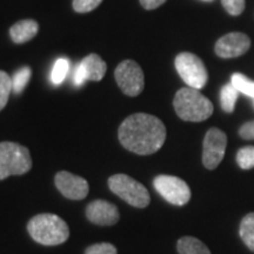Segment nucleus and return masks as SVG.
<instances>
[{
  "mask_svg": "<svg viewBox=\"0 0 254 254\" xmlns=\"http://www.w3.org/2000/svg\"><path fill=\"white\" fill-rule=\"evenodd\" d=\"M119 141L126 150L135 154H153L166 140V127L157 117L135 113L122 123L118 131Z\"/></svg>",
  "mask_w": 254,
  "mask_h": 254,
  "instance_id": "obj_1",
  "label": "nucleus"
},
{
  "mask_svg": "<svg viewBox=\"0 0 254 254\" xmlns=\"http://www.w3.org/2000/svg\"><path fill=\"white\" fill-rule=\"evenodd\" d=\"M173 106L180 119L185 122L200 123L208 119L213 114V104L199 90L183 87L176 93Z\"/></svg>",
  "mask_w": 254,
  "mask_h": 254,
  "instance_id": "obj_2",
  "label": "nucleus"
},
{
  "mask_svg": "<svg viewBox=\"0 0 254 254\" xmlns=\"http://www.w3.org/2000/svg\"><path fill=\"white\" fill-rule=\"evenodd\" d=\"M27 231L32 239L45 246H57L68 239L67 224L56 214H38L28 221Z\"/></svg>",
  "mask_w": 254,
  "mask_h": 254,
  "instance_id": "obj_3",
  "label": "nucleus"
},
{
  "mask_svg": "<svg viewBox=\"0 0 254 254\" xmlns=\"http://www.w3.org/2000/svg\"><path fill=\"white\" fill-rule=\"evenodd\" d=\"M32 167L27 147L12 141L0 142V180L11 176H21Z\"/></svg>",
  "mask_w": 254,
  "mask_h": 254,
  "instance_id": "obj_4",
  "label": "nucleus"
},
{
  "mask_svg": "<svg viewBox=\"0 0 254 254\" xmlns=\"http://www.w3.org/2000/svg\"><path fill=\"white\" fill-rule=\"evenodd\" d=\"M110 190L127 204L144 208L150 204V193L146 187L126 174H116L109 179Z\"/></svg>",
  "mask_w": 254,
  "mask_h": 254,
  "instance_id": "obj_5",
  "label": "nucleus"
},
{
  "mask_svg": "<svg viewBox=\"0 0 254 254\" xmlns=\"http://www.w3.org/2000/svg\"><path fill=\"white\" fill-rule=\"evenodd\" d=\"M176 69L180 78L189 87L201 90L208 80V73L204 62L198 56L190 52H182L174 60Z\"/></svg>",
  "mask_w": 254,
  "mask_h": 254,
  "instance_id": "obj_6",
  "label": "nucleus"
},
{
  "mask_svg": "<svg viewBox=\"0 0 254 254\" xmlns=\"http://www.w3.org/2000/svg\"><path fill=\"white\" fill-rule=\"evenodd\" d=\"M117 84L124 93L128 97H136L144 91V72L134 60H124L114 71Z\"/></svg>",
  "mask_w": 254,
  "mask_h": 254,
  "instance_id": "obj_7",
  "label": "nucleus"
},
{
  "mask_svg": "<svg viewBox=\"0 0 254 254\" xmlns=\"http://www.w3.org/2000/svg\"><path fill=\"white\" fill-rule=\"evenodd\" d=\"M153 186L159 194L172 205L184 206L190 199V190L189 185L178 177L160 174V176L155 177Z\"/></svg>",
  "mask_w": 254,
  "mask_h": 254,
  "instance_id": "obj_8",
  "label": "nucleus"
},
{
  "mask_svg": "<svg viewBox=\"0 0 254 254\" xmlns=\"http://www.w3.org/2000/svg\"><path fill=\"white\" fill-rule=\"evenodd\" d=\"M227 135L217 127H212L206 133L202 144V164L207 170H215L225 157Z\"/></svg>",
  "mask_w": 254,
  "mask_h": 254,
  "instance_id": "obj_9",
  "label": "nucleus"
},
{
  "mask_svg": "<svg viewBox=\"0 0 254 254\" xmlns=\"http://www.w3.org/2000/svg\"><path fill=\"white\" fill-rule=\"evenodd\" d=\"M251 47L250 37L241 32H231L219 38L215 43V55L222 59H232L244 56Z\"/></svg>",
  "mask_w": 254,
  "mask_h": 254,
  "instance_id": "obj_10",
  "label": "nucleus"
},
{
  "mask_svg": "<svg viewBox=\"0 0 254 254\" xmlns=\"http://www.w3.org/2000/svg\"><path fill=\"white\" fill-rule=\"evenodd\" d=\"M55 183L59 192L68 199L81 200L88 194V183L86 180L67 171H60L57 173Z\"/></svg>",
  "mask_w": 254,
  "mask_h": 254,
  "instance_id": "obj_11",
  "label": "nucleus"
},
{
  "mask_svg": "<svg viewBox=\"0 0 254 254\" xmlns=\"http://www.w3.org/2000/svg\"><path fill=\"white\" fill-rule=\"evenodd\" d=\"M86 217L99 226H112L119 221L118 207L106 200H94L86 208Z\"/></svg>",
  "mask_w": 254,
  "mask_h": 254,
  "instance_id": "obj_12",
  "label": "nucleus"
},
{
  "mask_svg": "<svg viewBox=\"0 0 254 254\" xmlns=\"http://www.w3.org/2000/svg\"><path fill=\"white\" fill-rule=\"evenodd\" d=\"M39 31V25L33 19H24L12 25L9 28V37L17 45L27 43L37 36Z\"/></svg>",
  "mask_w": 254,
  "mask_h": 254,
  "instance_id": "obj_13",
  "label": "nucleus"
},
{
  "mask_svg": "<svg viewBox=\"0 0 254 254\" xmlns=\"http://www.w3.org/2000/svg\"><path fill=\"white\" fill-rule=\"evenodd\" d=\"M79 65L81 66L82 71L85 73L86 80L100 81L107 71L106 63L95 53H91L85 57Z\"/></svg>",
  "mask_w": 254,
  "mask_h": 254,
  "instance_id": "obj_14",
  "label": "nucleus"
},
{
  "mask_svg": "<svg viewBox=\"0 0 254 254\" xmlns=\"http://www.w3.org/2000/svg\"><path fill=\"white\" fill-rule=\"evenodd\" d=\"M177 249L179 254H211L208 247L194 237L180 238L178 240Z\"/></svg>",
  "mask_w": 254,
  "mask_h": 254,
  "instance_id": "obj_15",
  "label": "nucleus"
},
{
  "mask_svg": "<svg viewBox=\"0 0 254 254\" xmlns=\"http://www.w3.org/2000/svg\"><path fill=\"white\" fill-rule=\"evenodd\" d=\"M240 92L234 87V85L226 84L221 87L220 91V105L221 109L226 113H232L236 109V104Z\"/></svg>",
  "mask_w": 254,
  "mask_h": 254,
  "instance_id": "obj_16",
  "label": "nucleus"
},
{
  "mask_svg": "<svg viewBox=\"0 0 254 254\" xmlns=\"http://www.w3.org/2000/svg\"><path fill=\"white\" fill-rule=\"evenodd\" d=\"M240 238L244 244L254 252V212L246 214L240 222L239 227Z\"/></svg>",
  "mask_w": 254,
  "mask_h": 254,
  "instance_id": "obj_17",
  "label": "nucleus"
},
{
  "mask_svg": "<svg viewBox=\"0 0 254 254\" xmlns=\"http://www.w3.org/2000/svg\"><path fill=\"white\" fill-rule=\"evenodd\" d=\"M31 77L32 69L28 66H24V67L15 71L13 77H12V91L15 94H20L26 88Z\"/></svg>",
  "mask_w": 254,
  "mask_h": 254,
  "instance_id": "obj_18",
  "label": "nucleus"
},
{
  "mask_svg": "<svg viewBox=\"0 0 254 254\" xmlns=\"http://www.w3.org/2000/svg\"><path fill=\"white\" fill-rule=\"evenodd\" d=\"M231 82L234 85L240 93L251 97L254 99V81L251 80L246 75L241 74V73H233L231 78Z\"/></svg>",
  "mask_w": 254,
  "mask_h": 254,
  "instance_id": "obj_19",
  "label": "nucleus"
},
{
  "mask_svg": "<svg viewBox=\"0 0 254 254\" xmlns=\"http://www.w3.org/2000/svg\"><path fill=\"white\" fill-rule=\"evenodd\" d=\"M237 164L243 170H251L254 167V146H244L237 153Z\"/></svg>",
  "mask_w": 254,
  "mask_h": 254,
  "instance_id": "obj_20",
  "label": "nucleus"
},
{
  "mask_svg": "<svg viewBox=\"0 0 254 254\" xmlns=\"http://www.w3.org/2000/svg\"><path fill=\"white\" fill-rule=\"evenodd\" d=\"M69 69V62L66 58H59L55 63L52 73H51V80L55 85H59L65 80Z\"/></svg>",
  "mask_w": 254,
  "mask_h": 254,
  "instance_id": "obj_21",
  "label": "nucleus"
},
{
  "mask_svg": "<svg viewBox=\"0 0 254 254\" xmlns=\"http://www.w3.org/2000/svg\"><path fill=\"white\" fill-rule=\"evenodd\" d=\"M12 92V78L7 73L0 71V111L7 104L9 94Z\"/></svg>",
  "mask_w": 254,
  "mask_h": 254,
  "instance_id": "obj_22",
  "label": "nucleus"
},
{
  "mask_svg": "<svg viewBox=\"0 0 254 254\" xmlns=\"http://www.w3.org/2000/svg\"><path fill=\"white\" fill-rule=\"evenodd\" d=\"M103 0H73V9L78 13H88L99 6Z\"/></svg>",
  "mask_w": 254,
  "mask_h": 254,
  "instance_id": "obj_23",
  "label": "nucleus"
},
{
  "mask_svg": "<svg viewBox=\"0 0 254 254\" xmlns=\"http://www.w3.org/2000/svg\"><path fill=\"white\" fill-rule=\"evenodd\" d=\"M221 4L228 14L238 17L245 9V0H221Z\"/></svg>",
  "mask_w": 254,
  "mask_h": 254,
  "instance_id": "obj_24",
  "label": "nucleus"
},
{
  "mask_svg": "<svg viewBox=\"0 0 254 254\" xmlns=\"http://www.w3.org/2000/svg\"><path fill=\"white\" fill-rule=\"evenodd\" d=\"M85 254H117V249L112 244L101 243L87 247Z\"/></svg>",
  "mask_w": 254,
  "mask_h": 254,
  "instance_id": "obj_25",
  "label": "nucleus"
},
{
  "mask_svg": "<svg viewBox=\"0 0 254 254\" xmlns=\"http://www.w3.org/2000/svg\"><path fill=\"white\" fill-rule=\"evenodd\" d=\"M239 135L245 140H254V120L240 126Z\"/></svg>",
  "mask_w": 254,
  "mask_h": 254,
  "instance_id": "obj_26",
  "label": "nucleus"
},
{
  "mask_svg": "<svg viewBox=\"0 0 254 254\" xmlns=\"http://www.w3.org/2000/svg\"><path fill=\"white\" fill-rule=\"evenodd\" d=\"M139 1H140V5L145 9H147V11H152V9L158 8L159 6L165 4L167 0H139Z\"/></svg>",
  "mask_w": 254,
  "mask_h": 254,
  "instance_id": "obj_27",
  "label": "nucleus"
},
{
  "mask_svg": "<svg viewBox=\"0 0 254 254\" xmlns=\"http://www.w3.org/2000/svg\"><path fill=\"white\" fill-rule=\"evenodd\" d=\"M86 81V77H85V73L82 71L81 66L78 65L77 68L74 71V75H73V82H74L75 86H81Z\"/></svg>",
  "mask_w": 254,
  "mask_h": 254,
  "instance_id": "obj_28",
  "label": "nucleus"
},
{
  "mask_svg": "<svg viewBox=\"0 0 254 254\" xmlns=\"http://www.w3.org/2000/svg\"><path fill=\"white\" fill-rule=\"evenodd\" d=\"M201 1H205V2H212V1H214V0H201Z\"/></svg>",
  "mask_w": 254,
  "mask_h": 254,
  "instance_id": "obj_29",
  "label": "nucleus"
}]
</instances>
